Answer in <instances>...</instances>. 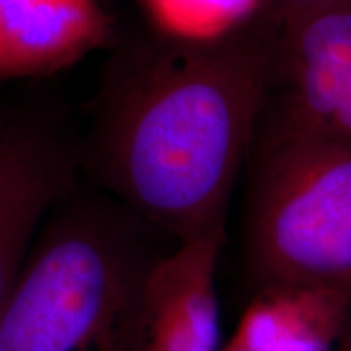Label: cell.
<instances>
[{"label": "cell", "mask_w": 351, "mask_h": 351, "mask_svg": "<svg viewBox=\"0 0 351 351\" xmlns=\"http://www.w3.org/2000/svg\"><path fill=\"white\" fill-rule=\"evenodd\" d=\"M274 20L217 44L153 36L112 59L91 138L101 182L176 243L225 230L270 96Z\"/></svg>", "instance_id": "cell-1"}, {"label": "cell", "mask_w": 351, "mask_h": 351, "mask_svg": "<svg viewBox=\"0 0 351 351\" xmlns=\"http://www.w3.org/2000/svg\"><path fill=\"white\" fill-rule=\"evenodd\" d=\"M147 226L129 208L54 215L0 315V351H138L145 283L161 256Z\"/></svg>", "instance_id": "cell-2"}, {"label": "cell", "mask_w": 351, "mask_h": 351, "mask_svg": "<svg viewBox=\"0 0 351 351\" xmlns=\"http://www.w3.org/2000/svg\"><path fill=\"white\" fill-rule=\"evenodd\" d=\"M247 161L244 247L258 288H320L351 304V145L265 106Z\"/></svg>", "instance_id": "cell-3"}, {"label": "cell", "mask_w": 351, "mask_h": 351, "mask_svg": "<svg viewBox=\"0 0 351 351\" xmlns=\"http://www.w3.org/2000/svg\"><path fill=\"white\" fill-rule=\"evenodd\" d=\"M267 106L351 145V0L278 23Z\"/></svg>", "instance_id": "cell-4"}, {"label": "cell", "mask_w": 351, "mask_h": 351, "mask_svg": "<svg viewBox=\"0 0 351 351\" xmlns=\"http://www.w3.org/2000/svg\"><path fill=\"white\" fill-rule=\"evenodd\" d=\"M73 179L72 153L38 122L0 127V315L43 219Z\"/></svg>", "instance_id": "cell-5"}, {"label": "cell", "mask_w": 351, "mask_h": 351, "mask_svg": "<svg viewBox=\"0 0 351 351\" xmlns=\"http://www.w3.org/2000/svg\"><path fill=\"white\" fill-rule=\"evenodd\" d=\"M225 230L176 243L147 276L138 351H221L217 270Z\"/></svg>", "instance_id": "cell-6"}, {"label": "cell", "mask_w": 351, "mask_h": 351, "mask_svg": "<svg viewBox=\"0 0 351 351\" xmlns=\"http://www.w3.org/2000/svg\"><path fill=\"white\" fill-rule=\"evenodd\" d=\"M111 34L101 0H0V82L67 69Z\"/></svg>", "instance_id": "cell-7"}, {"label": "cell", "mask_w": 351, "mask_h": 351, "mask_svg": "<svg viewBox=\"0 0 351 351\" xmlns=\"http://www.w3.org/2000/svg\"><path fill=\"white\" fill-rule=\"evenodd\" d=\"M350 314V302L327 289L258 288L221 351H332Z\"/></svg>", "instance_id": "cell-8"}, {"label": "cell", "mask_w": 351, "mask_h": 351, "mask_svg": "<svg viewBox=\"0 0 351 351\" xmlns=\"http://www.w3.org/2000/svg\"><path fill=\"white\" fill-rule=\"evenodd\" d=\"M142 5L155 36L191 46L226 41L274 20L270 0H142Z\"/></svg>", "instance_id": "cell-9"}, {"label": "cell", "mask_w": 351, "mask_h": 351, "mask_svg": "<svg viewBox=\"0 0 351 351\" xmlns=\"http://www.w3.org/2000/svg\"><path fill=\"white\" fill-rule=\"evenodd\" d=\"M341 2H348V0H270L271 16L276 23H283L287 20Z\"/></svg>", "instance_id": "cell-10"}, {"label": "cell", "mask_w": 351, "mask_h": 351, "mask_svg": "<svg viewBox=\"0 0 351 351\" xmlns=\"http://www.w3.org/2000/svg\"><path fill=\"white\" fill-rule=\"evenodd\" d=\"M332 351H351V314Z\"/></svg>", "instance_id": "cell-11"}]
</instances>
